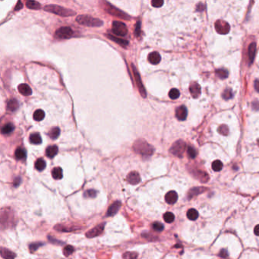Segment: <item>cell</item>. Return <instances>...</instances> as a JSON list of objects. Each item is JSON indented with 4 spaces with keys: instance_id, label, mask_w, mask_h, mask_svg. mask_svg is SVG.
I'll return each instance as SVG.
<instances>
[{
    "instance_id": "1",
    "label": "cell",
    "mask_w": 259,
    "mask_h": 259,
    "mask_svg": "<svg viewBox=\"0 0 259 259\" xmlns=\"http://www.w3.org/2000/svg\"><path fill=\"white\" fill-rule=\"evenodd\" d=\"M133 150L135 153L144 157L151 156L154 151V147L143 139H139L134 142L133 144Z\"/></svg>"
},
{
    "instance_id": "2",
    "label": "cell",
    "mask_w": 259,
    "mask_h": 259,
    "mask_svg": "<svg viewBox=\"0 0 259 259\" xmlns=\"http://www.w3.org/2000/svg\"><path fill=\"white\" fill-rule=\"evenodd\" d=\"M44 10L48 12L62 16V17H69V16L75 15V12L72 10L66 8L63 6L56 5H48L44 7Z\"/></svg>"
},
{
    "instance_id": "3",
    "label": "cell",
    "mask_w": 259,
    "mask_h": 259,
    "mask_svg": "<svg viewBox=\"0 0 259 259\" xmlns=\"http://www.w3.org/2000/svg\"><path fill=\"white\" fill-rule=\"evenodd\" d=\"M76 21L79 24L88 27H100L103 24V22L100 19L86 15H81L78 16Z\"/></svg>"
},
{
    "instance_id": "4",
    "label": "cell",
    "mask_w": 259,
    "mask_h": 259,
    "mask_svg": "<svg viewBox=\"0 0 259 259\" xmlns=\"http://www.w3.org/2000/svg\"><path fill=\"white\" fill-rule=\"evenodd\" d=\"M186 142H184L182 140H179L177 141H176L175 143L172 145V147H170V153L173 154L175 156L179 157H182L184 154V152L186 151Z\"/></svg>"
},
{
    "instance_id": "5",
    "label": "cell",
    "mask_w": 259,
    "mask_h": 259,
    "mask_svg": "<svg viewBox=\"0 0 259 259\" xmlns=\"http://www.w3.org/2000/svg\"><path fill=\"white\" fill-rule=\"evenodd\" d=\"M112 31L115 34L119 37L125 36L128 33V28H127L126 25L122 22L118 21H114L112 22Z\"/></svg>"
},
{
    "instance_id": "6",
    "label": "cell",
    "mask_w": 259,
    "mask_h": 259,
    "mask_svg": "<svg viewBox=\"0 0 259 259\" xmlns=\"http://www.w3.org/2000/svg\"><path fill=\"white\" fill-rule=\"evenodd\" d=\"M104 3L106 4V5H105V6H106L105 7V9H106V11H108V13L112 15L113 16H116V17L120 18L122 19H125V20L130 19V17L128 15H126L125 13H124L123 11L119 10L118 8H115L114 6H112L109 2H104Z\"/></svg>"
},
{
    "instance_id": "7",
    "label": "cell",
    "mask_w": 259,
    "mask_h": 259,
    "mask_svg": "<svg viewBox=\"0 0 259 259\" xmlns=\"http://www.w3.org/2000/svg\"><path fill=\"white\" fill-rule=\"evenodd\" d=\"M131 69H132L134 77V78H135V82L136 84H137V87L138 88L139 93H140L141 95L142 96V97L145 98V97H147V93H146L145 89H144V87L143 85V83H142L140 75H139L136 67L133 64H131Z\"/></svg>"
},
{
    "instance_id": "8",
    "label": "cell",
    "mask_w": 259,
    "mask_h": 259,
    "mask_svg": "<svg viewBox=\"0 0 259 259\" xmlns=\"http://www.w3.org/2000/svg\"><path fill=\"white\" fill-rule=\"evenodd\" d=\"M73 35V31L69 27H62L55 33V37L58 39H69Z\"/></svg>"
},
{
    "instance_id": "9",
    "label": "cell",
    "mask_w": 259,
    "mask_h": 259,
    "mask_svg": "<svg viewBox=\"0 0 259 259\" xmlns=\"http://www.w3.org/2000/svg\"><path fill=\"white\" fill-rule=\"evenodd\" d=\"M215 29L220 34H226L230 30V26L223 20H218L215 22Z\"/></svg>"
},
{
    "instance_id": "10",
    "label": "cell",
    "mask_w": 259,
    "mask_h": 259,
    "mask_svg": "<svg viewBox=\"0 0 259 259\" xmlns=\"http://www.w3.org/2000/svg\"><path fill=\"white\" fill-rule=\"evenodd\" d=\"M104 227L105 223H100V224L97 225V226L93 228L92 229L87 232V233H86V236L88 238H94L97 236H100V235L103 233V230H104Z\"/></svg>"
},
{
    "instance_id": "11",
    "label": "cell",
    "mask_w": 259,
    "mask_h": 259,
    "mask_svg": "<svg viewBox=\"0 0 259 259\" xmlns=\"http://www.w3.org/2000/svg\"><path fill=\"white\" fill-rule=\"evenodd\" d=\"M121 206H122V204H121V202L119 201H115V202H113V203L109 207V208H108L107 212H106V216H107V217H112V216H114L119 211Z\"/></svg>"
},
{
    "instance_id": "12",
    "label": "cell",
    "mask_w": 259,
    "mask_h": 259,
    "mask_svg": "<svg viewBox=\"0 0 259 259\" xmlns=\"http://www.w3.org/2000/svg\"><path fill=\"white\" fill-rule=\"evenodd\" d=\"M126 180L131 185H137L141 182V177L139 173L136 171L130 172L126 177Z\"/></svg>"
},
{
    "instance_id": "13",
    "label": "cell",
    "mask_w": 259,
    "mask_h": 259,
    "mask_svg": "<svg viewBox=\"0 0 259 259\" xmlns=\"http://www.w3.org/2000/svg\"><path fill=\"white\" fill-rule=\"evenodd\" d=\"M189 91H190L191 94L194 98H198L201 95V86L197 82L191 83L190 87H189Z\"/></svg>"
},
{
    "instance_id": "14",
    "label": "cell",
    "mask_w": 259,
    "mask_h": 259,
    "mask_svg": "<svg viewBox=\"0 0 259 259\" xmlns=\"http://www.w3.org/2000/svg\"><path fill=\"white\" fill-rule=\"evenodd\" d=\"M178 200V195L175 191H170L165 195V201L169 205H173Z\"/></svg>"
},
{
    "instance_id": "15",
    "label": "cell",
    "mask_w": 259,
    "mask_h": 259,
    "mask_svg": "<svg viewBox=\"0 0 259 259\" xmlns=\"http://www.w3.org/2000/svg\"><path fill=\"white\" fill-rule=\"evenodd\" d=\"M187 109L185 106H180L176 110V116L179 120H186L187 117Z\"/></svg>"
},
{
    "instance_id": "16",
    "label": "cell",
    "mask_w": 259,
    "mask_h": 259,
    "mask_svg": "<svg viewBox=\"0 0 259 259\" xmlns=\"http://www.w3.org/2000/svg\"><path fill=\"white\" fill-rule=\"evenodd\" d=\"M147 60H148L149 63H151V64L157 65L160 62L161 56L157 52H152L148 55Z\"/></svg>"
},
{
    "instance_id": "17",
    "label": "cell",
    "mask_w": 259,
    "mask_h": 259,
    "mask_svg": "<svg viewBox=\"0 0 259 259\" xmlns=\"http://www.w3.org/2000/svg\"><path fill=\"white\" fill-rule=\"evenodd\" d=\"M19 93L24 96H30L32 94V91L31 88L27 84H21L18 87Z\"/></svg>"
},
{
    "instance_id": "18",
    "label": "cell",
    "mask_w": 259,
    "mask_h": 259,
    "mask_svg": "<svg viewBox=\"0 0 259 259\" xmlns=\"http://www.w3.org/2000/svg\"><path fill=\"white\" fill-rule=\"evenodd\" d=\"M1 256L4 259H15V257H16V254L13 251H10L9 249L2 247L1 248Z\"/></svg>"
},
{
    "instance_id": "19",
    "label": "cell",
    "mask_w": 259,
    "mask_h": 259,
    "mask_svg": "<svg viewBox=\"0 0 259 259\" xmlns=\"http://www.w3.org/2000/svg\"><path fill=\"white\" fill-rule=\"evenodd\" d=\"M106 37H107L108 39L114 41V42H116V44H118L119 45L122 46V47H127V46L128 45V41L125 40L124 39H122V38L117 37H114L111 34H106Z\"/></svg>"
},
{
    "instance_id": "20",
    "label": "cell",
    "mask_w": 259,
    "mask_h": 259,
    "mask_svg": "<svg viewBox=\"0 0 259 259\" xmlns=\"http://www.w3.org/2000/svg\"><path fill=\"white\" fill-rule=\"evenodd\" d=\"M207 189L204 187H198V188H194V189H191L189 192L188 194V197H189V199L194 198L195 196L200 195V194L203 193L205 192V191H206Z\"/></svg>"
},
{
    "instance_id": "21",
    "label": "cell",
    "mask_w": 259,
    "mask_h": 259,
    "mask_svg": "<svg viewBox=\"0 0 259 259\" xmlns=\"http://www.w3.org/2000/svg\"><path fill=\"white\" fill-rule=\"evenodd\" d=\"M58 153V147L56 145H50L46 149V155L50 158H53Z\"/></svg>"
},
{
    "instance_id": "22",
    "label": "cell",
    "mask_w": 259,
    "mask_h": 259,
    "mask_svg": "<svg viewBox=\"0 0 259 259\" xmlns=\"http://www.w3.org/2000/svg\"><path fill=\"white\" fill-rule=\"evenodd\" d=\"M30 142L33 144H40L42 142V138L39 133H33L29 137Z\"/></svg>"
},
{
    "instance_id": "23",
    "label": "cell",
    "mask_w": 259,
    "mask_h": 259,
    "mask_svg": "<svg viewBox=\"0 0 259 259\" xmlns=\"http://www.w3.org/2000/svg\"><path fill=\"white\" fill-rule=\"evenodd\" d=\"M255 52H256V44L255 43H251L248 47V57H249L250 63L253 62L255 56Z\"/></svg>"
},
{
    "instance_id": "24",
    "label": "cell",
    "mask_w": 259,
    "mask_h": 259,
    "mask_svg": "<svg viewBox=\"0 0 259 259\" xmlns=\"http://www.w3.org/2000/svg\"><path fill=\"white\" fill-rule=\"evenodd\" d=\"M52 176L55 180H61L63 178V170L60 167H55L52 170Z\"/></svg>"
},
{
    "instance_id": "25",
    "label": "cell",
    "mask_w": 259,
    "mask_h": 259,
    "mask_svg": "<svg viewBox=\"0 0 259 259\" xmlns=\"http://www.w3.org/2000/svg\"><path fill=\"white\" fill-rule=\"evenodd\" d=\"M195 176L198 180H201L202 183H206V182H208V179H209L206 173L203 171H200V170H196V172L195 173Z\"/></svg>"
},
{
    "instance_id": "26",
    "label": "cell",
    "mask_w": 259,
    "mask_h": 259,
    "mask_svg": "<svg viewBox=\"0 0 259 259\" xmlns=\"http://www.w3.org/2000/svg\"><path fill=\"white\" fill-rule=\"evenodd\" d=\"M15 129V126L11 123H7L2 126L1 132L3 134H8L12 132Z\"/></svg>"
},
{
    "instance_id": "27",
    "label": "cell",
    "mask_w": 259,
    "mask_h": 259,
    "mask_svg": "<svg viewBox=\"0 0 259 259\" xmlns=\"http://www.w3.org/2000/svg\"><path fill=\"white\" fill-rule=\"evenodd\" d=\"M18 108V103L15 99H11L7 103V109L10 111H15Z\"/></svg>"
},
{
    "instance_id": "28",
    "label": "cell",
    "mask_w": 259,
    "mask_h": 259,
    "mask_svg": "<svg viewBox=\"0 0 259 259\" xmlns=\"http://www.w3.org/2000/svg\"><path fill=\"white\" fill-rule=\"evenodd\" d=\"M15 157L17 160H24L26 157V151L21 147H18L15 152Z\"/></svg>"
},
{
    "instance_id": "29",
    "label": "cell",
    "mask_w": 259,
    "mask_h": 259,
    "mask_svg": "<svg viewBox=\"0 0 259 259\" xmlns=\"http://www.w3.org/2000/svg\"><path fill=\"white\" fill-rule=\"evenodd\" d=\"M44 117H45V112L42 109H37L34 113V119L37 122L43 120Z\"/></svg>"
},
{
    "instance_id": "30",
    "label": "cell",
    "mask_w": 259,
    "mask_h": 259,
    "mask_svg": "<svg viewBox=\"0 0 259 259\" xmlns=\"http://www.w3.org/2000/svg\"><path fill=\"white\" fill-rule=\"evenodd\" d=\"M46 166H47V163H46L45 160H44V159H42V158H39V159L37 160V161L35 162V168H36L38 171H42V170H44V169L46 168Z\"/></svg>"
},
{
    "instance_id": "31",
    "label": "cell",
    "mask_w": 259,
    "mask_h": 259,
    "mask_svg": "<svg viewBox=\"0 0 259 259\" xmlns=\"http://www.w3.org/2000/svg\"><path fill=\"white\" fill-rule=\"evenodd\" d=\"M26 6L28 7V8H30V9L34 10L40 9V8H41V5L39 2H36V1H32V0L28 1V2H26Z\"/></svg>"
},
{
    "instance_id": "32",
    "label": "cell",
    "mask_w": 259,
    "mask_h": 259,
    "mask_svg": "<svg viewBox=\"0 0 259 259\" xmlns=\"http://www.w3.org/2000/svg\"><path fill=\"white\" fill-rule=\"evenodd\" d=\"M48 134L52 139H56L59 136H60V129L59 128H57V127H54V128L50 129V131H49Z\"/></svg>"
},
{
    "instance_id": "33",
    "label": "cell",
    "mask_w": 259,
    "mask_h": 259,
    "mask_svg": "<svg viewBox=\"0 0 259 259\" xmlns=\"http://www.w3.org/2000/svg\"><path fill=\"white\" fill-rule=\"evenodd\" d=\"M187 217L189 220H195L198 217V212L195 209H189L187 211Z\"/></svg>"
},
{
    "instance_id": "34",
    "label": "cell",
    "mask_w": 259,
    "mask_h": 259,
    "mask_svg": "<svg viewBox=\"0 0 259 259\" xmlns=\"http://www.w3.org/2000/svg\"><path fill=\"white\" fill-rule=\"evenodd\" d=\"M180 91H179V90L176 89V88H173V89L170 90V91L169 92V97H170V99H172V100H176L177 98L180 97Z\"/></svg>"
},
{
    "instance_id": "35",
    "label": "cell",
    "mask_w": 259,
    "mask_h": 259,
    "mask_svg": "<svg viewBox=\"0 0 259 259\" xmlns=\"http://www.w3.org/2000/svg\"><path fill=\"white\" fill-rule=\"evenodd\" d=\"M163 219L164 220H165V222L170 223L174 221V220H175V216H174V214H173V213L167 212L166 214H164Z\"/></svg>"
},
{
    "instance_id": "36",
    "label": "cell",
    "mask_w": 259,
    "mask_h": 259,
    "mask_svg": "<svg viewBox=\"0 0 259 259\" xmlns=\"http://www.w3.org/2000/svg\"><path fill=\"white\" fill-rule=\"evenodd\" d=\"M223 168V163L220 160H215L212 163V169L216 172H219Z\"/></svg>"
},
{
    "instance_id": "37",
    "label": "cell",
    "mask_w": 259,
    "mask_h": 259,
    "mask_svg": "<svg viewBox=\"0 0 259 259\" xmlns=\"http://www.w3.org/2000/svg\"><path fill=\"white\" fill-rule=\"evenodd\" d=\"M138 253L133 252V251H127V252L124 253L122 257L124 259H137L138 257Z\"/></svg>"
},
{
    "instance_id": "38",
    "label": "cell",
    "mask_w": 259,
    "mask_h": 259,
    "mask_svg": "<svg viewBox=\"0 0 259 259\" xmlns=\"http://www.w3.org/2000/svg\"><path fill=\"white\" fill-rule=\"evenodd\" d=\"M216 75H217L220 78L224 79V78H226L228 77V72L223 69H217V70L216 71Z\"/></svg>"
},
{
    "instance_id": "39",
    "label": "cell",
    "mask_w": 259,
    "mask_h": 259,
    "mask_svg": "<svg viewBox=\"0 0 259 259\" xmlns=\"http://www.w3.org/2000/svg\"><path fill=\"white\" fill-rule=\"evenodd\" d=\"M75 251V248L72 245H66L64 248H63V254L65 256H69L72 254Z\"/></svg>"
},
{
    "instance_id": "40",
    "label": "cell",
    "mask_w": 259,
    "mask_h": 259,
    "mask_svg": "<svg viewBox=\"0 0 259 259\" xmlns=\"http://www.w3.org/2000/svg\"><path fill=\"white\" fill-rule=\"evenodd\" d=\"M97 191L94 189H88V190L85 191L84 194V196L85 198H95L97 196Z\"/></svg>"
},
{
    "instance_id": "41",
    "label": "cell",
    "mask_w": 259,
    "mask_h": 259,
    "mask_svg": "<svg viewBox=\"0 0 259 259\" xmlns=\"http://www.w3.org/2000/svg\"><path fill=\"white\" fill-rule=\"evenodd\" d=\"M43 245H44V243H42V242H34L29 245V250H30L31 252L33 253L36 250H37L40 247L42 246Z\"/></svg>"
},
{
    "instance_id": "42",
    "label": "cell",
    "mask_w": 259,
    "mask_h": 259,
    "mask_svg": "<svg viewBox=\"0 0 259 259\" xmlns=\"http://www.w3.org/2000/svg\"><path fill=\"white\" fill-rule=\"evenodd\" d=\"M233 94L232 92L231 89H226L223 91V94H222V97L225 100H229V99H231L233 97Z\"/></svg>"
},
{
    "instance_id": "43",
    "label": "cell",
    "mask_w": 259,
    "mask_h": 259,
    "mask_svg": "<svg viewBox=\"0 0 259 259\" xmlns=\"http://www.w3.org/2000/svg\"><path fill=\"white\" fill-rule=\"evenodd\" d=\"M152 226H153V229L157 232H161L164 229V226L160 222H155V223H153Z\"/></svg>"
},
{
    "instance_id": "44",
    "label": "cell",
    "mask_w": 259,
    "mask_h": 259,
    "mask_svg": "<svg viewBox=\"0 0 259 259\" xmlns=\"http://www.w3.org/2000/svg\"><path fill=\"white\" fill-rule=\"evenodd\" d=\"M218 131L221 134H223V135H227L228 133H229V128H228V127L226 126V125H220V128H218Z\"/></svg>"
},
{
    "instance_id": "45",
    "label": "cell",
    "mask_w": 259,
    "mask_h": 259,
    "mask_svg": "<svg viewBox=\"0 0 259 259\" xmlns=\"http://www.w3.org/2000/svg\"><path fill=\"white\" fill-rule=\"evenodd\" d=\"M187 153H188V155H189V157L190 158H195L197 155L196 151H195V148H193L192 147H188Z\"/></svg>"
},
{
    "instance_id": "46",
    "label": "cell",
    "mask_w": 259,
    "mask_h": 259,
    "mask_svg": "<svg viewBox=\"0 0 259 259\" xmlns=\"http://www.w3.org/2000/svg\"><path fill=\"white\" fill-rule=\"evenodd\" d=\"M152 6L155 8H160L163 5V1H160V0H154L151 2Z\"/></svg>"
},
{
    "instance_id": "47",
    "label": "cell",
    "mask_w": 259,
    "mask_h": 259,
    "mask_svg": "<svg viewBox=\"0 0 259 259\" xmlns=\"http://www.w3.org/2000/svg\"><path fill=\"white\" fill-rule=\"evenodd\" d=\"M135 34L137 37H139L141 35V22L139 21L137 22V24H136Z\"/></svg>"
},
{
    "instance_id": "48",
    "label": "cell",
    "mask_w": 259,
    "mask_h": 259,
    "mask_svg": "<svg viewBox=\"0 0 259 259\" xmlns=\"http://www.w3.org/2000/svg\"><path fill=\"white\" fill-rule=\"evenodd\" d=\"M21 178L19 176L16 177L14 180V181H13V186H14L15 187H18V186H19V185L21 184Z\"/></svg>"
},
{
    "instance_id": "49",
    "label": "cell",
    "mask_w": 259,
    "mask_h": 259,
    "mask_svg": "<svg viewBox=\"0 0 259 259\" xmlns=\"http://www.w3.org/2000/svg\"><path fill=\"white\" fill-rule=\"evenodd\" d=\"M22 8H23V4H22V2H21V1H18V2H17V4H16V5H15V11H19V10L21 9Z\"/></svg>"
},
{
    "instance_id": "50",
    "label": "cell",
    "mask_w": 259,
    "mask_h": 259,
    "mask_svg": "<svg viewBox=\"0 0 259 259\" xmlns=\"http://www.w3.org/2000/svg\"><path fill=\"white\" fill-rule=\"evenodd\" d=\"M219 255H220V257H226L228 256V252L226 251V250L222 249L221 251H220Z\"/></svg>"
},
{
    "instance_id": "51",
    "label": "cell",
    "mask_w": 259,
    "mask_h": 259,
    "mask_svg": "<svg viewBox=\"0 0 259 259\" xmlns=\"http://www.w3.org/2000/svg\"><path fill=\"white\" fill-rule=\"evenodd\" d=\"M48 239H50V242H52V243H53V244H64V242H57V239H53V238L52 237H50V236H48Z\"/></svg>"
},
{
    "instance_id": "52",
    "label": "cell",
    "mask_w": 259,
    "mask_h": 259,
    "mask_svg": "<svg viewBox=\"0 0 259 259\" xmlns=\"http://www.w3.org/2000/svg\"><path fill=\"white\" fill-rule=\"evenodd\" d=\"M254 89H255L257 92H259V80H255V81H254Z\"/></svg>"
},
{
    "instance_id": "53",
    "label": "cell",
    "mask_w": 259,
    "mask_h": 259,
    "mask_svg": "<svg viewBox=\"0 0 259 259\" xmlns=\"http://www.w3.org/2000/svg\"><path fill=\"white\" fill-rule=\"evenodd\" d=\"M254 234L256 235V236H259V224L257 225V226H256L255 227H254Z\"/></svg>"
}]
</instances>
